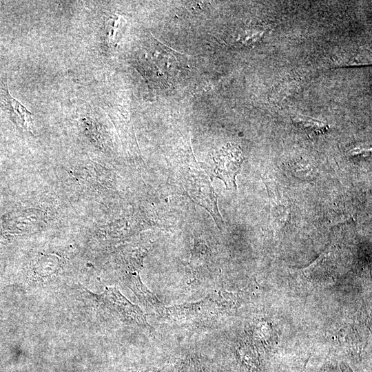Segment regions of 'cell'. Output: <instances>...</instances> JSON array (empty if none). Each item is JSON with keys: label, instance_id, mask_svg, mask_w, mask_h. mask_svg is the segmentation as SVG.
<instances>
[{"label": "cell", "instance_id": "52a82bcc", "mask_svg": "<svg viewBox=\"0 0 372 372\" xmlns=\"http://www.w3.org/2000/svg\"><path fill=\"white\" fill-rule=\"evenodd\" d=\"M339 366L342 372H353L351 367L345 361L340 362Z\"/></svg>", "mask_w": 372, "mask_h": 372}, {"label": "cell", "instance_id": "5b68a950", "mask_svg": "<svg viewBox=\"0 0 372 372\" xmlns=\"http://www.w3.org/2000/svg\"><path fill=\"white\" fill-rule=\"evenodd\" d=\"M293 124L304 130L308 134H324L328 130V125L321 121L310 117L297 115L292 119Z\"/></svg>", "mask_w": 372, "mask_h": 372}, {"label": "cell", "instance_id": "7a4b0ae2", "mask_svg": "<svg viewBox=\"0 0 372 372\" xmlns=\"http://www.w3.org/2000/svg\"><path fill=\"white\" fill-rule=\"evenodd\" d=\"M184 187L196 203L205 208L218 225L223 223L217 205V197L207 176L198 169H189L184 176Z\"/></svg>", "mask_w": 372, "mask_h": 372}, {"label": "cell", "instance_id": "277c9868", "mask_svg": "<svg viewBox=\"0 0 372 372\" xmlns=\"http://www.w3.org/2000/svg\"><path fill=\"white\" fill-rule=\"evenodd\" d=\"M1 96L5 106L12 115L13 118L24 127H27L32 121L33 114L10 95L7 87L2 89Z\"/></svg>", "mask_w": 372, "mask_h": 372}, {"label": "cell", "instance_id": "3957f363", "mask_svg": "<svg viewBox=\"0 0 372 372\" xmlns=\"http://www.w3.org/2000/svg\"><path fill=\"white\" fill-rule=\"evenodd\" d=\"M215 177L222 180L227 188L236 190V176L241 170L245 159L241 149L236 145L228 143L213 156Z\"/></svg>", "mask_w": 372, "mask_h": 372}, {"label": "cell", "instance_id": "6da1fadb", "mask_svg": "<svg viewBox=\"0 0 372 372\" xmlns=\"http://www.w3.org/2000/svg\"><path fill=\"white\" fill-rule=\"evenodd\" d=\"M185 63L181 54L154 39L147 40L136 56V66L143 75L153 84L164 87L181 77Z\"/></svg>", "mask_w": 372, "mask_h": 372}, {"label": "cell", "instance_id": "8992f818", "mask_svg": "<svg viewBox=\"0 0 372 372\" xmlns=\"http://www.w3.org/2000/svg\"><path fill=\"white\" fill-rule=\"evenodd\" d=\"M176 372H206L205 366L197 360L188 358L179 361Z\"/></svg>", "mask_w": 372, "mask_h": 372}]
</instances>
